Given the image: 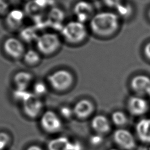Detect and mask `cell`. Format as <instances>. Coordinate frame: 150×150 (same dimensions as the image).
I'll return each mask as SVG.
<instances>
[{"instance_id":"cell-1","label":"cell","mask_w":150,"mask_h":150,"mask_svg":"<svg viewBox=\"0 0 150 150\" xmlns=\"http://www.w3.org/2000/svg\"><path fill=\"white\" fill-rule=\"evenodd\" d=\"M120 26V17L111 12H101L93 16L90 27L95 35L107 37L114 34Z\"/></svg>"},{"instance_id":"cell-2","label":"cell","mask_w":150,"mask_h":150,"mask_svg":"<svg viewBox=\"0 0 150 150\" xmlns=\"http://www.w3.org/2000/svg\"><path fill=\"white\" fill-rule=\"evenodd\" d=\"M61 33L66 41L76 44L85 39L87 31L84 23L77 21H73L63 26Z\"/></svg>"},{"instance_id":"cell-3","label":"cell","mask_w":150,"mask_h":150,"mask_svg":"<svg viewBox=\"0 0 150 150\" xmlns=\"http://www.w3.org/2000/svg\"><path fill=\"white\" fill-rule=\"evenodd\" d=\"M38 52L44 55H50L56 52L60 46L59 36L54 33H44L36 38Z\"/></svg>"},{"instance_id":"cell-4","label":"cell","mask_w":150,"mask_h":150,"mask_svg":"<svg viewBox=\"0 0 150 150\" xmlns=\"http://www.w3.org/2000/svg\"><path fill=\"white\" fill-rule=\"evenodd\" d=\"M47 81L56 91H64L69 89L73 84V77L71 73L65 69H59L50 74Z\"/></svg>"},{"instance_id":"cell-5","label":"cell","mask_w":150,"mask_h":150,"mask_svg":"<svg viewBox=\"0 0 150 150\" xmlns=\"http://www.w3.org/2000/svg\"><path fill=\"white\" fill-rule=\"evenodd\" d=\"M40 125L42 129L49 134L58 132L63 127L59 115L51 110H47L42 114L40 119Z\"/></svg>"},{"instance_id":"cell-6","label":"cell","mask_w":150,"mask_h":150,"mask_svg":"<svg viewBox=\"0 0 150 150\" xmlns=\"http://www.w3.org/2000/svg\"><path fill=\"white\" fill-rule=\"evenodd\" d=\"M24 114L29 118H36L42 112L43 103L39 97L33 94H29L22 101Z\"/></svg>"},{"instance_id":"cell-7","label":"cell","mask_w":150,"mask_h":150,"mask_svg":"<svg viewBox=\"0 0 150 150\" xmlns=\"http://www.w3.org/2000/svg\"><path fill=\"white\" fill-rule=\"evenodd\" d=\"M113 139L115 143L125 150H132L136 146L134 137L127 129L118 128L113 134Z\"/></svg>"},{"instance_id":"cell-8","label":"cell","mask_w":150,"mask_h":150,"mask_svg":"<svg viewBox=\"0 0 150 150\" xmlns=\"http://www.w3.org/2000/svg\"><path fill=\"white\" fill-rule=\"evenodd\" d=\"M3 49L8 56L14 59L21 58L25 52L22 42L13 37H10L5 40L3 43Z\"/></svg>"},{"instance_id":"cell-9","label":"cell","mask_w":150,"mask_h":150,"mask_svg":"<svg viewBox=\"0 0 150 150\" xmlns=\"http://www.w3.org/2000/svg\"><path fill=\"white\" fill-rule=\"evenodd\" d=\"M130 86L132 90L139 96H150V78L146 75L138 74L131 79Z\"/></svg>"},{"instance_id":"cell-10","label":"cell","mask_w":150,"mask_h":150,"mask_svg":"<svg viewBox=\"0 0 150 150\" xmlns=\"http://www.w3.org/2000/svg\"><path fill=\"white\" fill-rule=\"evenodd\" d=\"M127 110L135 116H140L145 114L148 110V102L141 96H131L127 101Z\"/></svg>"},{"instance_id":"cell-11","label":"cell","mask_w":150,"mask_h":150,"mask_svg":"<svg viewBox=\"0 0 150 150\" xmlns=\"http://www.w3.org/2000/svg\"><path fill=\"white\" fill-rule=\"evenodd\" d=\"M73 11L77 21L84 23L88 19H91L93 15V8L91 4L86 1L77 2L73 8Z\"/></svg>"},{"instance_id":"cell-12","label":"cell","mask_w":150,"mask_h":150,"mask_svg":"<svg viewBox=\"0 0 150 150\" xmlns=\"http://www.w3.org/2000/svg\"><path fill=\"white\" fill-rule=\"evenodd\" d=\"M94 105L88 99H81L78 101L73 108V115L80 120L88 118L94 112Z\"/></svg>"},{"instance_id":"cell-13","label":"cell","mask_w":150,"mask_h":150,"mask_svg":"<svg viewBox=\"0 0 150 150\" xmlns=\"http://www.w3.org/2000/svg\"><path fill=\"white\" fill-rule=\"evenodd\" d=\"M93 129L99 135L108 133L111 129V125L108 119L104 115L99 114L94 116L91 121Z\"/></svg>"},{"instance_id":"cell-14","label":"cell","mask_w":150,"mask_h":150,"mask_svg":"<svg viewBox=\"0 0 150 150\" xmlns=\"http://www.w3.org/2000/svg\"><path fill=\"white\" fill-rule=\"evenodd\" d=\"M135 131L141 141L150 144V118H143L139 120L136 125Z\"/></svg>"},{"instance_id":"cell-15","label":"cell","mask_w":150,"mask_h":150,"mask_svg":"<svg viewBox=\"0 0 150 150\" xmlns=\"http://www.w3.org/2000/svg\"><path fill=\"white\" fill-rule=\"evenodd\" d=\"M73 148L74 142L64 136L53 138L47 144V150H73Z\"/></svg>"},{"instance_id":"cell-16","label":"cell","mask_w":150,"mask_h":150,"mask_svg":"<svg viewBox=\"0 0 150 150\" xmlns=\"http://www.w3.org/2000/svg\"><path fill=\"white\" fill-rule=\"evenodd\" d=\"M33 80V75L27 71H19L13 77V82L18 90H26Z\"/></svg>"},{"instance_id":"cell-17","label":"cell","mask_w":150,"mask_h":150,"mask_svg":"<svg viewBox=\"0 0 150 150\" xmlns=\"http://www.w3.org/2000/svg\"><path fill=\"white\" fill-rule=\"evenodd\" d=\"M24 19L23 12L18 9L10 11L7 16L6 22L7 25L11 28H16L22 23Z\"/></svg>"},{"instance_id":"cell-18","label":"cell","mask_w":150,"mask_h":150,"mask_svg":"<svg viewBox=\"0 0 150 150\" xmlns=\"http://www.w3.org/2000/svg\"><path fill=\"white\" fill-rule=\"evenodd\" d=\"M24 62L29 66H35L38 64L41 60L40 53L33 49H29L26 51L23 56Z\"/></svg>"},{"instance_id":"cell-19","label":"cell","mask_w":150,"mask_h":150,"mask_svg":"<svg viewBox=\"0 0 150 150\" xmlns=\"http://www.w3.org/2000/svg\"><path fill=\"white\" fill-rule=\"evenodd\" d=\"M112 123L119 127H123L127 124L128 118L126 114L121 111H115L111 114Z\"/></svg>"},{"instance_id":"cell-20","label":"cell","mask_w":150,"mask_h":150,"mask_svg":"<svg viewBox=\"0 0 150 150\" xmlns=\"http://www.w3.org/2000/svg\"><path fill=\"white\" fill-rule=\"evenodd\" d=\"M119 17L128 18L132 12V5L127 2H121L116 8Z\"/></svg>"},{"instance_id":"cell-21","label":"cell","mask_w":150,"mask_h":150,"mask_svg":"<svg viewBox=\"0 0 150 150\" xmlns=\"http://www.w3.org/2000/svg\"><path fill=\"white\" fill-rule=\"evenodd\" d=\"M49 18L54 24H60L64 19V13L60 9L53 8L49 12Z\"/></svg>"},{"instance_id":"cell-22","label":"cell","mask_w":150,"mask_h":150,"mask_svg":"<svg viewBox=\"0 0 150 150\" xmlns=\"http://www.w3.org/2000/svg\"><path fill=\"white\" fill-rule=\"evenodd\" d=\"M11 137L9 135L4 131L0 132V150H4L9 145Z\"/></svg>"},{"instance_id":"cell-23","label":"cell","mask_w":150,"mask_h":150,"mask_svg":"<svg viewBox=\"0 0 150 150\" xmlns=\"http://www.w3.org/2000/svg\"><path fill=\"white\" fill-rule=\"evenodd\" d=\"M34 93L33 94L39 97L46 93L47 89L46 85L42 82H37L34 86Z\"/></svg>"},{"instance_id":"cell-24","label":"cell","mask_w":150,"mask_h":150,"mask_svg":"<svg viewBox=\"0 0 150 150\" xmlns=\"http://www.w3.org/2000/svg\"><path fill=\"white\" fill-rule=\"evenodd\" d=\"M60 112L62 114V115L65 118H67L71 117L72 114H73V109H71L70 108L68 107H63L60 108Z\"/></svg>"},{"instance_id":"cell-25","label":"cell","mask_w":150,"mask_h":150,"mask_svg":"<svg viewBox=\"0 0 150 150\" xmlns=\"http://www.w3.org/2000/svg\"><path fill=\"white\" fill-rule=\"evenodd\" d=\"M104 4L110 8H116L121 2V0H103Z\"/></svg>"},{"instance_id":"cell-26","label":"cell","mask_w":150,"mask_h":150,"mask_svg":"<svg viewBox=\"0 0 150 150\" xmlns=\"http://www.w3.org/2000/svg\"><path fill=\"white\" fill-rule=\"evenodd\" d=\"M144 53L147 59L150 60V42L146 44L144 48Z\"/></svg>"},{"instance_id":"cell-27","label":"cell","mask_w":150,"mask_h":150,"mask_svg":"<svg viewBox=\"0 0 150 150\" xmlns=\"http://www.w3.org/2000/svg\"><path fill=\"white\" fill-rule=\"evenodd\" d=\"M26 150H43V149L39 145H32L28 146Z\"/></svg>"},{"instance_id":"cell-28","label":"cell","mask_w":150,"mask_h":150,"mask_svg":"<svg viewBox=\"0 0 150 150\" xmlns=\"http://www.w3.org/2000/svg\"><path fill=\"white\" fill-rule=\"evenodd\" d=\"M148 16H149V19H150V9H149V11H148Z\"/></svg>"},{"instance_id":"cell-29","label":"cell","mask_w":150,"mask_h":150,"mask_svg":"<svg viewBox=\"0 0 150 150\" xmlns=\"http://www.w3.org/2000/svg\"><path fill=\"white\" fill-rule=\"evenodd\" d=\"M110 150H118V149H111Z\"/></svg>"},{"instance_id":"cell-30","label":"cell","mask_w":150,"mask_h":150,"mask_svg":"<svg viewBox=\"0 0 150 150\" xmlns=\"http://www.w3.org/2000/svg\"><path fill=\"white\" fill-rule=\"evenodd\" d=\"M4 0H0V2H2V1H4Z\"/></svg>"}]
</instances>
